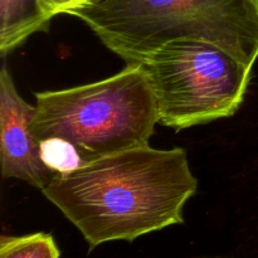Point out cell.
<instances>
[{
    "instance_id": "6da1fadb",
    "label": "cell",
    "mask_w": 258,
    "mask_h": 258,
    "mask_svg": "<svg viewBox=\"0 0 258 258\" xmlns=\"http://www.w3.org/2000/svg\"><path fill=\"white\" fill-rule=\"evenodd\" d=\"M197 189L184 149L145 145L57 174L42 193L78 229L91 252L183 224L184 207Z\"/></svg>"
},
{
    "instance_id": "7a4b0ae2",
    "label": "cell",
    "mask_w": 258,
    "mask_h": 258,
    "mask_svg": "<svg viewBox=\"0 0 258 258\" xmlns=\"http://www.w3.org/2000/svg\"><path fill=\"white\" fill-rule=\"evenodd\" d=\"M66 14L82 20L126 64H140L179 39L216 44L251 67L258 58L252 0H90Z\"/></svg>"
},
{
    "instance_id": "3957f363",
    "label": "cell",
    "mask_w": 258,
    "mask_h": 258,
    "mask_svg": "<svg viewBox=\"0 0 258 258\" xmlns=\"http://www.w3.org/2000/svg\"><path fill=\"white\" fill-rule=\"evenodd\" d=\"M156 123L158 103L141 63L97 82L35 93L37 140L64 139L85 163L149 145Z\"/></svg>"
},
{
    "instance_id": "277c9868",
    "label": "cell",
    "mask_w": 258,
    "mask_h": 258,
    "mask_svg": "<svg viewBox=\"0 0 258 258\" xmlns=\"http://www.w3.org/2000/svg\"><path fill=\"white\" fill-rule=\"evenodd\" d=\"M158 103L159 123L175 131L233 116L253 67L204 40L166 43L143 63Z\"/></svg>"
},
{
    "instance_id": "5b68a950",
    "label": "cell",
    "mask_w": 258,
    "mask_h": 258,
    "mask_svg": "<svg viewBox=\"0 0 258 258\" xmlns=\"http://www.w3.org/2000/svg\"><path fill=\"white\" fill-rule=\"evenodd\" d=\"M34 106L18 93L5 64L0 71V169L3 179H18L43 190L57 174L40 158L32 130Z\"/></svg>"
},
{
    "instance_id": "8992f818",
    "label": "cell",
    "mask_w": 258,
    "mask_h": 258,
    "mask_svg": "<svg viewBox=\"0 0 258 258\" xmlns=\"http://www.w3.org/2000/svg\"><path fill=\"white\" fill-rule=\"evenodd\" d=\"M50 20L38 0H0L2 57L22 45L34 33L48 32Z\"/></svg>"
},
{
    "instance_id": "52a82bcc",
    "label": "cell",
    "mask_w": 258,
    "mask_h": 258,
    "mask_svg": "<svg viewBox=\"0 0 258 258\" xmlns=\"http://www.w3.org/2000/svg\"><path fill=\"white\" fill-rule=\"evenodd\" d=\"M0 258H60V251L52 234L44 232L2 236Z\"/></svg>"
},
{
    "instance_id": "ba28073f",
    "label": "cell",
    "mask_w": 258,
    "mask_h": 258,
    "mask_svg": "<svg viewBox=\"0 0 258 258\" xmlns=\"http://www.w3.org/2000/svg\"><path fill=\"white\" fill-rule=\"evenodd\" d=\"M40 158L55 174H67L85 165V160L73 144L60 138H48L39 141Z\"/></svg>"
},
{
    "instance_id": "9c48e42d",
    "label": "cell",
    "mask_w": 258,
    "mask_h": 258,
    "mask_svg": "<svg viewBox=\"0 0 258 258\" xmlns=\"http://www.w3.org/2000/svg\"><path fill=\"white\" fill-rule=\"evenodd\" d=\"M38 2L43 12L53 19L55 15L66 14V12L71 8L90 2V0H38Z\"/></svg>"
},
{
    "instance_id": "30bf717a",
    "label": "cell",
    "mask_w": 258,
    "mask_h": 258,
    "mask_svg": "<svg viewBox=\"0 0 258 258\" xmlns=\"http://www.w3.org/2000/svg\"><path fill=\"white\" fill-rule=\"evenodd\" d=\"M252 3H253V5L256 7L257 12H258V0H252Z\"/></svg>"
},
{
    "instance_id": "8fae6325",
    "label": "cell",
    "mask_w": 258,
    "mask_h": 258,
    "mask_svg": "<svg viewBox=\"0 0 258 258\" xmlns=\"http://www.w3.org/2000/svg\"><path fill=\"white\" fill-rule=\"evenodd\" d=\"M201 258H211V257H201Z\"/></svg>"
}]
</instances>
